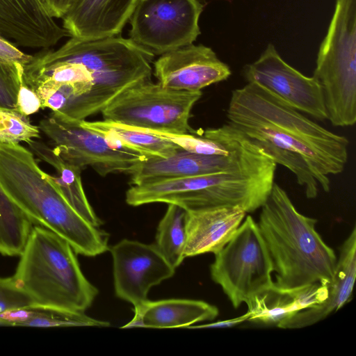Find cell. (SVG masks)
I'll return each mask as SVG.
<instances>
[{"instance_id":"obj_28","label":"cell","mask_w":356,"mask_h":356,"mask_svg":"<svg viewBox=\"0 0 356 356\" xmlns=\"http://www.w3.org/2000/svg\"><path fill=\"white\" fill-rule=\"evenodd\" d=\"M23 74V65L0 62V108L18 111L17 99Z\"/></svg>"},{"instance_id":"obj_2","label":"cell","mask_w":356,"mask_h":356,"mask_svg":"<svg viewBox=\"0 0 356 356\" xmlns=\"http://www.w3.org/2000/svg\"><path fill=\"white\" fill-rule=\"evenodd\" d=\"M0 188L29 217L54 232L76 254L96 257L109 250L108 234L85 220L19 144L0 143Z\"/></svg>"},{"instance_id":"obj_26","label":"cell","mask_w":356,"mask_h":356,"mask_svg":"<svg viewBox=\"0 0 356 356\" xmlns=\"http://www.w3.org/2000/svg\"><path fill=\"white\" fill-rule=\"evenodd\" d=\"M185 214L186 211L183 208L168 204L156 234V248L175 269L185 259Z\"/></svg>"},{"instance_id":"obj_23","label":"cell","mask_w":356,"mask_h":356,"mask_svg":"<svg viewBox=\"0 0 356 356\" xmlns=\"http://www.w3.org/2000/svg\"><path fill=\"white\" fill-rule=\"evenodd\" d=\"M81 124L101 134L112 144L145 156L168 157L182 150L175 143L160 136L124 124L106 120H82Z\"/></svg>"},{"instance_id":"obj_1","label":"cell","mask_w":356,"mask_h":356,"mask_svg":"<svg viewBox=\"0 0 356 356\" xmlns=\"http://www.w3.org/2000/svg\"><path fill=\"white\" fill-rule=\"evenodd\" d=\"M228 124L289 170L309 199L330 190L346 165L349 141L309 119L256 83L232 92Z\"/></svg>"},{"instance_id":"obj_25","label":"cell","mask_w":356,"mask_h":356,"mask_svg":"<svg viewBox=\"0 0 356 356\" xmlns=\"http://www.w3.org/2000/svg\"><path fill=\"white\" fill-rule=\"evenodd\" d=\"M33 223L0 188V253L19 256Z\"/></svg>"},{"instance_id":"obj_20","label":"cell","mask_w":356,"mask_h":356,"mask_svg":"<svg viewBox=\"0 0 356 356\" xmlns=\"http://www.w3.org/2000/svg\"><path fill=\"white\" fill-rule=\"evenodd\" d=\"M327 284L318 283L291 290L279 289L273 284L247 305L248 321L279 327L300 311L324 302L328 297Z\"/></svg>"},{"instance_id":"obj_30","label":"cell","mask_w":356,"mask_h":356,"mask_svg":"<svg viewBox=\"0 0 356 356\" xmlns=\"http://www.w3.org/2000/svg\"><path fill=\"white\" fill-rule=\"evenodd\" d=\"M17 104L18 111L26 116L35 113L42 108V102L38 95L24 81L19 89Z\"/></svg>"},{"instance_id":"obj_32","label":"cell","mask_w":356,"mask_h":356,"mask_svg":"<svg viewBox=\"0 0 356 356\" xmlns=\"http://www.w3.org/2000/svg\"><path fill=\"white\" fill-rule=\"evenodd\" d=\"M47 12L54 18H63L76 0H41Z\"/></svg>"},{"instance_id":"obj_15","label":"cell","mask_w":356,"mask_h":356,"mask_svg":"<svg viewBox=\"0 0 356 356\" xmlns=\"http://www.w3.org/2000/svg\"><path fill=\"white\" fill-rule=\"evenodd\" d=\"M253 144L243 135L227 155H207L184 149L168 157L146 156L129 174L131 185L220 172L232 167L250 149Z\"/></svg>"},{"instance_id":"obj_21","label":"cell","mask_w":356,"mask_h":356,"mask_svg":"<svg viewBox=\"0 0 356 356\" xmlns=\"http://www.w3.org/2000/svg\"><path fill=\"white\" fill-rule=\"evenodd\" d=\"M132 320L122 328L188 327L191 325L214 320L219 314L218 309L205 301L170 298L149 300L134 306Z\"/></svg>"},{"instance_id":"obj_10","label":"cell","mask_w":356,"mask_h":356,"mask_svg":"<svg viewBox=\"0 0 356 356\" xmlns=\"http://www.w3.org/2000/svg\"><path fill=\"white\" fill-rule=\"evenodd\" d=\"M198 0H138L129 18L130 39L154 56L191 44L200 34Z\"/></svg>"},{"instance_id":"obj_31","label":"cell","mask_w":356,"mask_h":356,"mask_svg":"<svg viewBox=\"0 0 356 356\" xmlns=\"http://www.w3.org/2000/svg\"><path fill=\"white\" fill-rule=\"evenodd\" d=\"M33 56L24 53L8 39L0 35V62L25 65L31 60Z\"/></svg>"},{"instance_id":"obj_6","label":"cell","mask_w":356,"mask_h":356,"mask_svg":"<svg viewBox=\"0 0 356 356\" xmlns=\"http://www.w3.org/2000/svg\"><path fill=\"white\" fill-rule=\"evenodd\" d=\"M313 76L322 89L327 120L336 127L356 122V0H337L321 44Z\"/></svg>"},{"instance_id":"obj_11","label":"cell","mask_w":356,"mask_h":356,"mask_svg":"<svg viewBox=\"0 0 356 356\" xmlns=\"http://www.w3.org/2000/svg\"><path fill=\"white\" fill-rule=\"evenodd\" d=\"M54 144V149L66 161L82 170L92 167L99 175H129L146 156L112 144L80 122L67 121L52 114L38 126Z\"/></svg>"},{"instance_id":"obj_14","label":"cell","mask_w":356,"mask_h":356,"mask_svg":"<svg viewBox=\"0 0 356 356\" xmlns=\"http://www.w3.org/2000/svg\"><path fill=\"white\" fill-rule=\"evenodd\" d=\"M232 72L210 47L193 44L160 56L154 63L158 83L167 88L201 91L211 84L227 80Z\"/></svg>"},{"instance_id":"obj_22","label":"cell","mask_w":356,"mask_h":356,"mask_svg":"<svg viewBox=\"0 0 356 356\" xmlns=\"http://www.w3.org/2000/svg\"><path fill=\"white\" fill-rule=\"evenodd\" d=\"M27 143L34 155L54 168L56 176L48 174L49 177L67 202L88 222L100 227L102 221L93 210L83 188L82 169L64 160L54 148L42 142L33 140Z\"/></svg>"},{"instance_id":"obj_17","label":"cell","mask_w":356,"mask_h":356,"mask_svg":"<svg viewBox=\"0 0 356 356\" xmlns=\"http://www.w3.org/2000/svg\"><path fill=\"white\" fill-rule=\"evenodd\" d=\"M246 213L236 206L186 211L185 258L219 252L235 234Z\"/></svg>"},{"instance_id":"obj_16","label":"cell","mask_w":356,"mask_h":356,"mask_svg":"<svg viewBox=\"0 0 356 356\" xmlns=\"http://www.w3.org/2000/svg\"><path fill=\"white\" fill-rule=\"evenodd\" d=\"M0 35L20 46L43 49L70 36L41 0H0Z\"/></svg>"},{"instance_id":"obj_9","label":"cell","mask_w":356,"mask_h":356,"mask_svg":"<svg viewBox=\"0 0 356 356\" xmlns=\"http://www.w3.org/2000/svg\"><path fill=\"white\" fill-rule=\"evenodd\" d=\"M202 95L167 88L149 79L124 90L101 113L106 120L143 129L188 134L191 111Z\"/></svg>"},{"instance_id":"obj_27","label":"cell","mask_w":356,"mask_h":356,"mask_svg":"<svg viewBox=\"0 0 356 356\" xmlns=\"http://www.w3.org/2000/svg\"><path fill=\"white\" fill-rule=\"evenodd\" d=\"M38 126L31 123L28 116L19 111L0 108V143L19 144L40 138Z\"/></svg>"},{"instance_id":"obj_29","label":"cell","mask_w":356,"mask_h":356,"mask_svg":"<svg viewBox=\"0 0 356 356\" xmlns=\"http://www.w3.org/2000/svg\"><path fill=\"white\" fill-rule=\"evenodd\" d=\"M34 305L31 298L20 288L14 276L0 277V314Z\"/></svg>"},{"instance_id":"obj_13","label":"cell","mask_w":356,"mask_h":356,"mask_svg":"<svg viewBox=\"0 0 356 356\" xmlns=\"http://www.w3.org/2000/svg\"><path fill=\"white\" fill-rule=\"evenodd\" d=\"M109 250L115 296L134 306L146 300L152 286L175 273L154 244L123 239Z\"/></svg>"},{"instance_id":"obj_19","label":"cell","mask_w":356,"mask_h":356,"mask_svg":"<svg viewBox=\"0 0 356 356\" xmlns=\"http://www.w3.org/2000/svg\"><path fill=\"white\" fill-rule=\"evenodd\" d=\"M356 277V227L340 247L334 275L328 286L326 300L314 307L300 311L280 325V328H302L323 320L337 312L351 298Z\"/></svg>"},{"instance_id":"obj_33","label":"cell","mask_w":356,"mask_h":356,"mask_svg":"<svg viewBox=\"0 0 356 356\" xmlns=\"http://www.w3.org/2000/svg\"><path fill=\"white\" fill-rule=\"evenodd\" d=\"M249 316H250V314L248 312H247L243 315L234 318L214 322V323H209L193 326V327L190 326L188 327H190V328H191V327H193V328H228V327H235L239 324H241L245 321H247L248 320Z\"/></svg>"},{"instance_id":"obj_24","label":"cell","mask_w":356,"mask_h":356,"mask_svg":"<svg viewBox=\"0 0 356 356\" xmlns=\"http://www.w3.org/2000/svg\"><path fill=\"white\" fill-rule=\"evenodd\" d=\"M108 321L96 319L85 312L31 305L0 314V326L33 327H108Z\"/></svg>"},{"instance_id":"obj_18","label":"cell","mask_w":356,"mask_h":356,"mask_svg":"<svg viewBox=\"0 0 356 356\" xmlns=\"http://www.w3.org/2000/svg\"><path fill=\"white\" fill-rule=\"evenodd\" d=\"M138 0H76L63 17L71 37L95 40L119 35Z\"/></svg>"},{"instance_id":"obj_8","label":"cell","mask_w":356,"mask_h":356,"mask_svg":"<svg viewBox=\"0 0 356 356\" xmlns=\"http://www.w3.org/2000/svg\"><path fill=\"white\" fill-rule=\"evenodd\" d=\"M273 267L257 222L247 216L233 237L217 253L210 266L218 284L234 308L247 305L273 286Z\"/></svg>"},{"instance_id":"obj_5","label":"cell","mask_w":356,"mask_h":356,"mask_svg":"<svg viewBox=\"0 0 356 356\" xmlns=\"http://www.w3.org/2000/svg\"><path fill=\"white\" fill-rule=\"evenodd\" d=\"M76 254L65 239L34 225L13 276L34 305L85 312L98 289L83 275Z\"/></svg>"},{"instance_id":"obj_12","label":"cell","mask_w":356,"mask_h":356,"mask_svg":"<svg viewBox=\"0 0 356 356\" xmlns=\"http://www.w3.org/2000/svg\"><path fill=\"white\" fill-rule=\"evenodd\" d=\"M243 76L285 103L318 120H327L322 89L314 76H306L289 65L269 44L254 62L246 65Z\"/></svg>"},{"instance_id":"obj_3","label":"cell","mask_w":356,"mask_h":356,"mask_svg":"<svg viewBox=\"0 0 356 356\" xmlns=\"http://www.w3.org/2000/svg\"><path fill=\"white\" fill-rule=\"evenodd\" d=\"M257 222L271 258L274 286L291 290L332 280L337 257L316 230L317 220L300 213L274 183Z\"/></svg>"},{"instance_id":"obj_4","label":"cell","mask_w":356,"mask_h":356,"mask_svg":"<svg viewBox=\"0 0 356 356\" xmlns=\"http://www.w3.org/2000/svg\"><path fill=\"white\" fill-rule=\"evenodd\" d=\"M154 55L130 38L118 35L95 40L74 37L56 50L43 49L29 64H76L88 94L85 120L102 111L128 88L151 79Z\"/></svg>"},{"instance_id":"obj_7","label":"cell","mask_w":356,"mask_h":356,"mask_svg":"<svg viewBox=\"0 0 356 356\" xmlns=\"http://www.w3.org/2000/svg\"><path fill=\"white\" fill-rule=\"evenodd\" d=\"M254 192L250 170L235 164L226 170L200 176L161 179L132 185L126 192L127 204H173L185 211L218 206L246 209Z\"/></svg>"}]
</instances>
